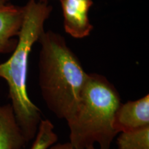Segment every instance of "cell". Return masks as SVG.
<instances>
[{"label":"cell","mask_w":149,"mask_h":149,"mask_svg":"<svg viewBox=\"0 0 149 149\" xmlns=\"http://www.w3.org/2000/svg\"><path fill=\"white\" fill-rule=\"evenodd\" d=\"M149 126V95L135 101L120 104L115 113L114 127L117 133Z\"/></svg>","instance_id":"obj_6"},{"label":"cell","mask_w":149,"mask_h":149,"mask_svg":"<svg viewBox=\"0 0 149 149\" xmlns=\"http://www.w3.org/2000/svg\"><path fill=\"white\" fill-rule=\"evenodd\" d=\"M50 149H74L72 148V146L70 145L69 142L66 143H55L53 145L50 147ZM86 149H95V146L90 147V148H86Z\"/></svg>","instance_id":"obj_9"},{"label":"cell","mask_w":149,"mask_h":149,"mask_svg":"<svg viewBox=\"0 0 149 149\" xmlns=\"http://www.w3.org/2000/svg\"><path fill=\"white\" fill-rule=\"evenodd\" d=\"M31 149H46V146L43 144H41V143H39V142H35L34 144H33Z\"/></svg>","instance_id":"obj_10"},{"label":"cell","mask_w":149,"mask_h":149,"mask_svg":"<svg viewBox=\"0 0 149 149\" xmlns=\"http://www.w3.org/2000/svg\"><path fill=\"white\" fill-rule=\"evenodd\" d=\"M37 1H41V2H48L49 0H37Z\"/></svg>","instance_id":"obj_12"},{"label":"cell","mask_w":149,"mask_h":149,"mask_svg":"<svg viewBox=\"0 0 149 149\" xmlns=\"http://www.w3.org/2000/svg\"><path fill=\"white\" fill-rule=\"evenodd\" d=\"M10 0H0V6L6 5L7 3H9Z\"/></svg>","instance_id":"obj_11"},{"label":"cell","mask_w":149,"mask_h":149,"mask_svg":"<svg viewBox=\"0 0 149 149\" xmlns=\"http://www.w3.org/2000/svg\"><path fill=\"white\" fill-rule=\"evenodd\" d=\"M62 9L64 28L67 34L75 39H83L92 32L93 25L88 13L93 0H59Z\"/></svg>","instance_id":"obj_4"},{"label":"cell","mask_w":149,"mask_h":149,"mask_svg":"<svg viewBox=\"0 0 149 149\" xmlns=\"http://www.w3.org/2000/svg\"><path fill=\"white\" fill-rule=\"evenodd\" d=\"M25 7L7 3L0 6V54L13 53L23 24Z\"/></svg>","instance_id":"obj_5"},{"label":"cell","mask_w":149,"mask_h":149,"mask_svg":"<svg viewBox=\"0 0 149 149\" xmlns=\"http://www.w3.org/2000/svg\"><path fill=\"white\" fill-rule=\"evenodd\" d=\"M15 48L8 60L0 64V78L6 81L18 125L27 141L36 137L42 121L40 109L28 95L27 74L30 53L44 31V24L53 8L48 2L29 0Z\"/></svg>","instance_id":"obj_1"},{"label":"cell","mask_w":149,"mask_h":149,"mask_svg":"<svg viewBox=\"0 0 149 149\" xmlns=\"http://www.w3.org/2000/svg\"><path fill=\"white\" fill-rule=\"evenodd\" d=\"M38 42L39 84L43 100L56 117L67 120L79 102L88 73L60 34L44 30Z\"/></svg>","instance_id":"obj_2"},{"label":"cell","mask_w":149,"mask_h":149,"mask_svg":"<svg viewBox=\"0 0 149 149\" xmlns=\"http://www.w3.org/2000/svg\"><path fill=\"white\" fill-rule=\"evenodd\" d=\"M27 142L11 104L0 105V149H22Z\"/></svg>","instance_id":"obj_7"},{"label":"cell","mask_w":149,"mask_h":149,"mask_svg":"<svg viewBox=\"0 0 149 149\" xmlns=\"http://www.w3.org/2000/svg\"><path fill=\"white\" fill-rule=\"evenodd\" d=\"M120 133L117 149H149V126Z\"/></svg>","instance_id":"obj_8"},{"label":"cell","mask_w":149,"mask_h":149,"mask_svg":"<svg viewBox=\"0 0 149 149\" xmlns=\"http://www.w3.org/2000/svg\"><path fill=\"white\" fill-rule=\"evenodd\" d=\"M121 103L120 93L107 77L88 73L76 109L66 120L72 148L86 149L98 144L100 149H110L118 134L114 119Z\"/></svg>","instance_id":"obj_3"}]
</instances>
